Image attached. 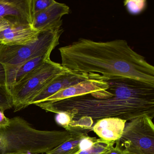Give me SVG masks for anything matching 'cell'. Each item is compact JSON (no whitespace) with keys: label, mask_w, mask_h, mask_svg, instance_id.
<instances>
[{"label":"cell","mask_w":154,"mask_h":154,"mask_svg":"<svg viewBox=\"0 0 154 154\" xmlns=\"http://www.w3.org/2000/svg\"><path fill=\"white\" fill-rule=\"evenodd\" d=\"M109 86L88 94L35 105L46 111L67 112L73 120L116 118L131 121L142 115L154 118V85L132 78L106 77Z\"/></svg>","instance_id":"cell-1"},{"label":"cell","mask_w":154,"mask_h":154,"mask_svg":"<svg viewBox=\"0 0 154 154\" xmlns=\"http://www.w3.org/2000/svg\"><path fill=\"white\" fill-rule=\"evenodd\" d=\"M59 50L61 65L66 71L127 77L154 85V66L126 40L97 42L80 38Z\"/></svg>","instance_id":"cell-2"},{"label":"cell","mask_w":154,"mask_h":154,"mask_svg":"<svg viewBox=\"0 0 154 154\" xmlns=\"http://www.w3.org/2000/svg\"><path fill=\"white\" fill-rule=\"evenodd\" d=\"M67 131L40 130L20 117L10 119L9 125L0 129V154L46 153L69 139Z\"/></svg>","instance_id":"cell-3"},{"label":"cell","mask_w":154,"mask_h":154,"mask_svg":"<svg viewBox=\"0 0 154 154\" xmlns=\"http://www.w3.org/2000/svg\"><path fill=\"white\" fill-rule=\"evenodd\" d=\"M63 32L62 27L39 33L35 41L24 45H0V63L5 65L20 64L43 56L50 55L59 44Z\"/></svg>","instance_id":"cell-4"},{"label":"cell","mask_w":154,"mask_h":154,"mask_svg":"<svg viewBox=\"0 0 154 154\" xmlns=\"http://www.w3.org/2000/svg\"><path fill=\"white\" fill-rule=\"evenodd\" d=\"M61 64L49 59L30 73L19 84L10 90L13 99L14 111L30 105L35 97L57 75L65 71Z\"/></svg>","instance_id":"cell-5"},{"label":"cell","mask_w":154,"mask_h":154,"mask_svg":"<svg viewBox=\"0 0 154 154\" xmlns=\"http://www.w3.org/2000/svg\"><path fill=\"white\" fill-rule=\"evenodd\" d=\"M152 119L145 114L133 119L125 125L119 141L126 152L154 154V125Z\"/></svg>","instance_id":"cell-6"},{"label":"cell","mask_w":154,"mask_h":154,"mask_svg":"<svg viewBox=\"0 0 154 154\" xmlns=\"http://www.w3.org/2000/svg\"><path fill=\"white\" fill-rule=\"evenodd\" d=\"M50 55L43 56L17 65H5L0 63V85L5 86L10 91L50 59Z\"/></svg>","instance_id":"cell-7"},{"label":"cell","mask_w":154,"mask_h":154,"mask_svg":"<svg viewBox=\"0 0 154 154\" xmlns=\"http://www.w3.org/2000/svg\"><path fill=\"white\" fill-rule=\"evenodd\" d=\"M96 73H76L66 70L54 78L30 103V105L42 102L57 92L69 86L93 78Z\"/></svg>","instance_id":"cell-8"},{"label":"cell","mask_w":154,"mask_h":154,"mask_svg":"<svg viewBox=\"0 0 154 154\" xmlns=\"http://www.w3.org/2000/svg\"><path fill=\"white\" fill-rule=\"evenodd\" d=\"M69 12L68 6L55 1L46 9L33 15L32 26L39 32L61 27L62 17Z\"/></svg>","instance_id":"cell-9"},{"label":"cell","mask_w":154,"mask_h":154,"mask_svg":"<svg viewBox=\"0 0 154 154\" xmlns=\"http://www.w3.org/2000/svg\"><path fill=\"white\" fill-rule=\"evenodd\" d=\"M108 86L109 85L106 81V77L96 73L93 78L63 89L43 102L56 101L88 94L99 90L106 89Z\"/></svg>","instance_id":"cell-10"},{"label":"cell","mask_w":154,"mask_h":154,"mask_svg":"<svg viewBox=\"0 0 154 154\" xmlns=\"http://www.w3.org/2000/svg\"><path fill=\"white\" fill-rule=\"evenodd\" d=\"M2 19L32 25V0H0V20Z\"/></svg>","instance_id":"cell-11"},{"label":"cell","mask_w":154,"mask_h":154,"mask_svg":"<svg viewBox=\"0 0 154 154\" xmlns=\"http://www.w3.org/2000/svg\"><path fill=\"white\" fill-rule=\"evenodd\" d=\"M39 33L31 24H16L0 33V42L6 45H24L36 40Z\"/></svg>","instance_id":"cell-12"},{"label":"cell","mask_w":154,"mask_h":154,"mask_svg":"<svg viewBox=\"0 0 154 154\" xmlns=\"http://www.w3.org/2000/svg\"><path fill=\"white\" fill-rule=\"evenodd\" d=\"M65 130L71 134L70 138L45 154H77L81 151V140L88 136L89 132L92 130V127L79 122L73 121Z\"/></svg>","instance_id":"cell-13"},{"label":"cell","mask_w":154,"mask_h":154,"mask_svg":"<svg viewBox=\"0 0 154 154\" xmlns=\"http://www.w3.org/2000/svg\"><path fill=\"white\" fill-rule=\"evenodd\" d=\"M126 120L116 118H107L96 121L92 127L94 132L100 138L108 141L119 140L125 128Z\"/></svg>","instance_id":"cell-14"},{"label":"cell","mask_w":154,"mask_h":154,"mask_svg":"<svg viewBox=\"0 0 154 154\" xmlns=\"http://www.w3.org/2000/svg\"><path fill=\"white\" fill-rule=\"evenodd\" d=\"M13 107L11 94L5 86L0 85V110L5 111Z\"/></svg>","instance_id":"cell-15"},{"label":"cell","mask_w":154,"mask_h":154,"mask_svg":"<svg viewBox=\"0 0 154 154\" xmlns=\"http://www.w3.org/2000/svg\"><path fill=\"white\" fill-rule=\"evenodd\" d=\"M116 141L104 140L94 144L90 148L80 151L77 154H101L114 146Z\"/></svg>","instance_id":"cell-16"},{"label":"cell","mask_w":154,"mask_h":154,"mask_svg":"<svg viewBox=\"0 0 154 154\" xmlns=\"http://www.w3.org/2000/svg\"><path fill=\"white\" fill-rule=\"evenodd\" d=\"M124 5L128 11L132 15H137L142 12L146 6V1L145 0H130L124 2Z\"/></svg>","instance_id":"cell-17"},{"label":"cell","mask_w":154,"mask_h":154,"mask_svg":"<svg viewBox=\"0 0 154 154\" xmlns=\"http://www.w3.org/2000/svg\"><path fill=\"white\" fill-rule=\"evenodd\" d=\"M54 2V0H32L33 16L46 9Z\"/></svg>","instance_id":"cell-18"},{"label":"cell","mask_w":154,"mask_h":154,"mask_svg":"<svg viewBox=\"0 0 154 154\" xmlns=\"http://www.w3.org/2000/svg\"><path fill=\"white\" fill-rule=\"evenodd\" d=\"M104 140H105L101 138H97L95 137H91L88 135L83 138L80 142V147L81 151L88 149L92 146L94 144L99 142H103Z\"/></svg>","instance_id":"cell-19"},{"label":"cell","mask_w":154,"mask_h":154,"mask_svg":"<svg viewBox=\"0 0 154 154\" xmlns=\"http://www.w3.org/2000/svg\"><path fill=\"white\" fill-rule=\"evenodd\" d=\"M55 121L58 125L65 129L69 126L73 120L68 112H61L57 113L56 115Z\"/></svg>","instance_id":"cell-20"},{"label":"cell","mask_w":154,"mask_h":154,"mask_svg":"<svg viewBox=\"0 0 154 154\" xmlns=\"http://www.w3.org/2000/svg\"><path fill=\"white\" fill-rule=\"evenodd\" d=\"M115 146H114L111 147L108 150L103 152L101 154H125V150L122 147L120 143L119 140H117L115 142Z\"/></svg>","instance_id":"cell-21"},{"label":"cell","mask_w":154,"mask_h":154,"mask_svg":"<svg viewBox=\"0 0 154 154\" xmlns=\"http://www.w3.org/2000/svg\"><path fill=\"white\" fill-rule=\"evenodd\" d=\"M16 24H16L13 21L7 19H2L0 20V33L6 29L10 27L11 26L16 25Z\"/></svg>","instance_id":"cell-22"},{"label":"cell","mask_w":154,"mask_h":154,"mask_svg":"<svg viewBox=\"0 0 154 154\" xmlns=\"http://www.w3.org/2000/svg\"><path fill=\"white\" fill-rule=\"evenodd\" d=\"M10 119L7 118L4 112L0 110V129L3 128L9 124Z\"/></svg>","instance_id":"cell-23"},{"label":"cell","mask_w":154,"mask_h":154,"mask_svg":"<svg viewBox=\"0 0 154 154\" xmlns=\"http://www.w3.org/2000/svg\"><path fill=\"white\" fill-rule=\"evenodd\" d=\"M29 154V153H5V154Z\"/></svg>","instance_id":"cell-24"},{"label":"cell","mask_w":154,"mask_h":154,"mask_svg":"<svg viewBox=\"0 0 154 154\" xmlns=\"http://www.w3.org/2000/svg\"><path fill=\"white\" fill-rule=\"evenodd\" d=\"M132 154V153H128V152H126V154Z\"/></svg>","instance_id":"cell-25"},{"label":"cell","mask_w":154,"mask_h":154,"mask_svg":"<svg viewBox=\"0 0 154 154\" xmlns=\"http://www.w3.org/2000/svg\"><path fill=\"white\" fill-rule=\"evenodd\" d=\"M2 45V44H1V42H0V45Z\"/></svg>","instance_id":"cell-26"}]
</instances>
